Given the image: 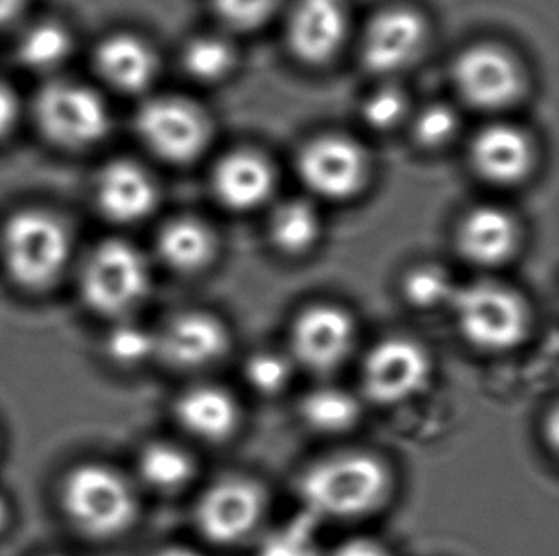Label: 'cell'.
Wrapping results in <instances>:
<instances>
[{
  "label": "cell",
  "instance_id": "obj_4",
  "mask_svg": "<svg viewBox=\"0 0 559 556\" xmlns=\"http://www.w3.org/2000/svg\"><path fill=\"white\" fill-rule=\"evenodd\" d=\"M86 303L99 315L124 318L144 301L150 269L132 244L107 241L92 252L81 280Z\"/></svg>",
  "mask_w": 559,
  "mask_h": 556
},
{
  "label": "cell",
  "instance_id": "obj_2",
  "mask_svg": "<svg viewBox=\"0 0 559 556\" xmlns=\"http://www.w3.org/2000/svg\"><path fill=\"white\" fill-rule=\"evenodd\" d=\"M447 309L466 343L485 353L520 346L530 331V309L508 286L477 280L456 286Z\"/></svg>",
  "mask_w": 559,
  "mask_h": 556
},
{
  "label": "cell",
  "instance_id": "obj_38",
  "mask_svg": "<svg viewBox=\"0 0 559 556\" xmlns=\"http://www.w3.org/2000/svg\"><path fill=\"white\" fill-rule=\"evenodd\" d=\"M153 556H203L199 551L189 549L183 545H173V547H165V549L157 551Z\"/></svg>",
  "mask_w": 559,
  "mask_h": 556
},
{
  "label": "cell",
  "instance_id": "obj_3",
  "mask_svg": "<svg viewBox=\"0 0 559 556\" xmlns=\"http://www.w3.org/2000/svg\"><path fill=\"white\" fill-rule=\"evenodd\" d=\"M61 505L83 534L107 540L127 532L136 519L138 499L130 482L98 463L79 466L61 484Z\"/></svg>",
  "mask_w": 559,
  "mask_h": 556
},
{
  "label": "cell",
  "instance_id": "obj_37",
  "mask_svg": "<svg viewBox=\"0 0 559 556\" xmlns=\"http://www.w3.org/2000/svg\"><path fill=\"white\" fill-rule=\"evenodd\" d=\"M22 7V0H0V25L10 22Z\"/></svg>",
  "mask_w": 559,
  "mask_h": 556
},
{
  "label": "cell",
  "instance_id": "obj_15",
  "mask_svg": "<svg viewBox=\"0 0 559 556\" xmlns=\"http://www.w3.org/2000/svg\"><path fill=\"white\" fill-rule=\"evenodd\" d=\"M349 29L346 0H296L288 15V45L311 65L333 60Z\"/></svg>",
  "mask_w": 559,
  "mask_h": 556
},
{
  "label": "cell",
  "instance_id": "obj_31",
  "mask_svg": "<svg viewBox=\"0 0 559 556\" xmlns=\"http://www.w3.org/2000/svg\"><path fill=\"white\" fill-rule=\"evenodd\" d=\"M69 50V37L58 23H40L25 35L22 58L33 68H52Z\"/></svg>",
  "mask_w": 559,
  "mask_h": 556
},
{
  "label": "cell",
  "instance_id": "obj_29",
  "mask_svg": "<svg viewBox=\"0 0 559 556\" xmlns=\"http://www.w3.org/2000/svg\"><path fill=\"white\" fill-rule=\"evenodd\" d=\"M109 359L119 366H138L157 356V331L134 323H121L109 331L106 341Z\"/></svg>",
  "mask_w": 559,
  "mask_h": 556
},
{
  "label": "cell",
  "instance_id": "obj_24",
  "mask_svg": "<svg viewBox=\"0 0 559 556\" xmlns=\"http://www.w3.org/2000/svg\"><path fill=\"white\" fill-rule=\"evenodd\" d=\"M138 474L153 492L175 494L193 481L195 461L178 444L153 443L138 458Z\"/></svg>",
  "mask_w": 559,
  "mask_h": 556
},
{
  "label": "cell",
  "instance_id": "obj_20",
  "mask_svg": "<svg viewBox=\"0 0 559 556\" xmlns=\"http://www.w3.org/2000/svg\"><path fill=\"white\" fill-rule=\"evenodd\" d=\"M98 201L109 218L138 221L153 210L157 189L142 166L117 160L99 176Z\"/></svg>",
  "mask_w": 559,
  "mask_h": 556
},
{
  "label": "cell",
  "instance_id": "obj_11",
  "mask_svg": "<svg viewBox=\"0 0 559 556\" xmlns=\"http://www.w3.org/2000/svg\"><path fill=\"white\" fill-rule=\"evenodd\" d=\"M298 173L316 195L344 201L364 189L369 158L364 147L349 137L321 136L304 147Z\"/></svg>",
  "mask_w": 559,
  "mask_h": 556
},
{
  "label": "cell",
  "instance_id": "obj_21",
  "mask_svg": "<svg viewBox=\"0 0 559 556\" xmlns=\"http://www.w3.org/2000/svg\"><path fill=\"white\" fill-rule=\"evenodd\" d=\"M98 65L109 83L127 92L142 90L157 73L152 48L130 35L107 38L99 46Z\"/></svg>",
  "mask_w": 559,
  "mask_h": 556
},
{
  "label": "cell",
  "instance_id": "obj_25",
  "mask_svg": "<svg viewBox=\"0 0 559 556\" xmlns=\"http://www.w3.org/2000/svg\"><path fill=\"white\" fill-rule=\"evenodd\" d=\"M270 233L277 249L285 254H304L316 246L321 234L319 211L308 201L290 198L281 203L272 214Z\"/></svg>",
  "mask_w": 559,
  "mask_h": 556
},
{
  "label": "cell",
  "instance_id": "obj_34",
  "mask_svg": "<svg viewBox=\"0 0 559 556\" xmlns=\"http://www.w3.org/2000/svg\"><path fill=\"white\" fill-rule=\"evenodd\" d=\"M407 113V98L400 88H380L364 104V119L374 130L397 126Z\"/></svg>",
  "mask_w": 559,
  "mask_h": 556
},
{
  "label": "cell",
  "instance_id": "obj_30",
  "mask_svg": "<svg viewBox=\"0 0 559 556\" xmlns=\"http://www.w3.org/2000/svg\"><path fill=\"white\" fill-rule=\"evenodd\" d=\"M295 366L293 359L283 353L258 351L249 356V361L245 364V379L252 391L273 397L287 389L293 379Z\"/></svg>",
  "mask_w": 559,
  "mask_h": 556
},
{
  "label": "cell",
  "instance_id": "obj_9",
  "mask_svg": "<svg viewBox=\"0 0 559 556\" xmlns=\"http://www.w3.org/2000/svg\"><path fill=\"white\" fill-rule=\"evenodd\" d=\"M138 132L155 155L178 165L195 160L211 140L206 114L182 98L147 101L138 113Z\"/></svg>",
  "mask_w": 559,
  "mask_h": 556
},
{
  "label": "cell",
  "instance_id": "obj_35",
  "mask_svg": "<svg viewBox=\"0 0 559 556\" xmlns=\"http://www.w3.org/2000/svg\"><path fill=\"white\" fill-rule=\"evenodd\" d=\"M333 556H392L390 551L382 547V543L372 542L367 537H356L342 543L334 549Z\"/></svg>",
  "mask_w": 559,
  "mask_h": 556
},
{
  "label": "cell",
  "instance_id": "obj_27",
  "mask_svg": "<svg viewBox=\"0 0 559 556\" xmlns=\"http://www.w3.org/2000/svg\"><path fill=\"white\" fill-rule=\"evenodd\" d=\"M453 277L438 265H420L407 273L403 293L408 305L423 311L447 307L456 290Z\"/></svg>",
  "mask_w": 559,
  "mask_h": 556
},
{
  "label": "cell",
  "instance_id": "obj_36",
  "mask_svg": "<svg viewBox=\"0 0 559 556\" xmlns=\"http://www.w3.org/2000/svg\"><path fill=\"white\" fill-rule=\"evenodd\" d=\"M15 119V99L12 92L0 86V134L10 129Z\"/></svg>",
  "mask_w": 559,
  "mask_h": 556
},
{
  "label": "cell",
  "instance_id": "obj_39",
  "mask_svg": "<svg viewBox=\"0 0 559 556\" xmlns=\"http://www.w3.org/2000/svg\"><path fill=\"white\" fill-rule=\"evenodd\" d=\"M8 522V504L0 497V530L7 527Z\"/></svg>",
  "mask_w": 559,
  "mask_h": 556
},
{
  "label": "cell",
  "instance_id": "obj_23",
  "mask_svg": "<svg viewBox=\"0 0 559 556\" xmlns=\"http://www.w3.org/2000/svg\"><path fill=\"white\" fill-rule=\"evenodd\" d=\"M304 425L321 435H342L356 427L361 404L352 392L336 385H321L300 400Z\"/></svg>",
  "mask_w": 559,
  "mask_h": 556
},
{
  "label": "cell",
  "instance_id": "obj_16",
  "mask_svg": "<svg viewBox=\"0 0 559 556\" xmlns=\"http://www.w3.org/2000/svg\"><path fill=\"white\" fill-rule=\"evenodd\" d=\"M178 425L203 443H224L239 427V404L218 385H193L175 404Z\"/></svg>",
  "mask_w": 559,
  "mask_h": 556
},
{
  "label": "cell",
  "instance_id": "obj_14",
  "mask_svg": "<svg viewBox=\"0 0 559 556\" xmlns=\"http://www.w3.org/2000/svg\"><path fill=\"white\" fill-rule=\"evenodd\" d=\"M426 23L411 8L382 10L372 17L361 40V58L372 73L390 75L408 68L423 52Z\"/></svg>",
  "mask_w": 559,
  "mask_h": 556
},
{
  "label": "cell",
  "instance_id": "obj_17",
  "mask_svg": "<svg viewBox=\"0 0 559 556\" xmlns=\"http://www.w3.org/2000/svg\"><path fill=\"white\" fill-rule=\"evenodd\" d=\"M533 145L523 130L512 124H491L472 145V160L481 178L499 185L523 180L533 166Z\"/></svg>",
  "mask_w": 559,
  "mask_h": 556
},
{
  "label": "cell",
  "instance_id": "obj_7",
  "mask_svg": "<svg viewBox=\"0 0 559 556\" xmlns=\"http://www.w3.org/2000/svg\"><path fill=\"white\" fill-rule=\"evenodd\" d=\"M431 377L430 354L408 338L378 341L361 368L365 397L380 407H397L426 389Z\"/></svg>",
  "mask_w": 559,
  "mask_h": 556
},
{
  "label": "cell",
  "instance_id": "obj_1",
  "mask_svg": "<svg viewBox=\"0 0 559 556\" xmlns=\"http://www.w3.org/2000/svg\"><path fill=\"white\" fill-rule=\"evenodd\" d=\"M392 488L382 459L369 451H338L304 471L298 494L316 520H354L380 509Z\"/></svg>",
  "mask_w": 559,
  "mask_h": 556
},
{
  "label": "cell",
  "instance_id": "obj_22",
  "mask_svg": "<svg viewBox=\"0 0 559 556\" xmlns=\"http://www.w3.org/2000/svg\"><path fill=\"white\" fill-rule=\"evenodd\" d=\"M159 254L178 273H197L211 264L214 237L203 221L178 218L160 229Z\"/></svg>",
  "mask_w": 559,
  "mask_h": 556
},
{
  "label": "cell",
  "instance_id": "obj_5",
  "mask_svg": "<svg viewBox=\"0 0 559 556\" xmlns=\"http://www.w3.org/2000/svg\"><path fill=\"white\" fill-rule=\"evenodd\" d=\"M267 497L258 482L226 476L212 482L195 505V527L206 542L231 547L249 540L264 520Z\"/></svg>",
  "mask_w": 559,
  "mask_h": 556
},
{
  "label": "cell",
  "instance_id": "obj_19",
  "mask_svg": "<svg viewBox=\"0 0 559 556\" xmlns=\"http://www.w3.org/2000/svg\"><path fill=\"white\" fill-rule=\"evenodd\" d=\"M520 233L514 219L497 206L469 211L459 229L462 256L481 267L504 264L518 249Z\"/></svg>",
  "mask_w": 559,
  "mask_h": 556
},
{
  "label": "cell",
  "instance_id": "obj_13",
  "mask_svg": "<svg viewBox=\"0 0 559 556\" xmlns=\"http://www.w3.org/2000/svg\"><path fill=\"white\" fill-rule=\"evenodd\" d=\"M229 331L204 311H186L157 331V356L178 370L209 368L227 353Z\"/></svg>",
  "mask_w": 559,
  "mask_h": 556
},
{
  "label": "cell",
  "instance_id": "obj_26",
  "mask_svg": "<svg viewBox=\"0 0 559 556\" xmlns=\"http://www.w3.org/2000/svg\"><path fill=\"white\" fill-rule=\"evenodd\" d=\"M318 522L304 511L272 528L258 545V556H321Z\"/></svg>",
  "mask_w": 559,
  "mask_h": 556
},
{
  "label": "cell",
  "instance_id": "obj_6",
  "mask_svg": "<svg viewBox=\"0 0 559 556\" xmlns=\"http://www.w3.org/2000/svg\"><path fill=\"white\" fill-rule=\"evenodd\" d=\"M4 256L20 285L45 288L52 285L68 262V233L60 221L46 214L23 211L8 223Z\"/></svg>",
  "mask_w": 559,
  "mask_h": 556
},
{
  "label": "cell",
  "instance_id": "obj_33",
  "mask_svg": "<svg viewBox=\"0 0 559 556\" xmlns=\"http://www.w3.org/2000/svg\"><path fill=\"white\" fill-rule=\"evenodd\" d=\"M459 130V114L445 104L426 107L416 117L415 136L424 147H441L453 140Z\"/></svg>",
  "mask_w": 559,
  "mask_h": 556
},
{
  "label": "cell",
  "instance_id": "obj_28",
  "mask_svg": "<svg viewBox=\"0 0 559 556\" xmlns=\"http://www.w3.org/2000/svg\"><path fill=\"white\" fill-rule=\"evenodd\" d=\"M234 60L231 46L219 37L193 38L183 52L186 71L203 83H216L224 78L234 68Z\"/></svg>",
  "mask_w": 559,
  "mask_h": 556
},
{
  "label": "cell",
  "instance_id": "obj_10",
  "mask_svg": "<svg viewBox=\"0 0 559 556\" xmlns=\"http://www.w3.org/2000/svg\"><path fill=\"white\" fill-rule=\"evenodd\" d=\"M454 84L469 106L497 111L522 96L525 78L507 50L499 46H472L454 61Z\"/></svg>",
  "mask_w": 559,
  "mask_h": 556
},
{
  "label": "cell",
  "instance_id": "obj_18",
  "mask_svg": "<svg viewBox=\"0 0 559 556\" xmlns=\"http://www.w3.org/2000/svg\"><path fill=\"white\" fill-rule=\"evenodd\" d=\"M212 185L219 203L229 210H252L272 195L275 173L262 155L235 150L216 165Z\"/></svg>",
  "mask_w": 559,
  "mask_h": 556
},
{
  "label": "cell",
  "instance_id": "obj_32",
  "mask_svg": "<svg viewBox=\"0 0 559 556\" xmlns=\"http://www.w3.org/2000/svg\"><path fill=\"white\" fill-rule=\"evenodd\" d=\"M280 7V0H214L219 20L237 31L262 27Z\"/></svg>",
  "mask_w": 559,
  "mask_h": 556
},
{
  "label": "cell",
  "instance_id": "obj_12",
  "mask_svg": "<svg viewBox=\"0 0 559 556\" xmlns=\"http://www.w3.org/2000/svg\"><path fill=\"white\" fill-rule=\"evenodd\" d=\"M37 117L48 136L73 147L96 142L109 129L104 101L76 84L53 83L40 92Z\"/></svg>",
  "mask_w": 559,
  "mask_h": 556
},
{
  "label": "cell",
  "instance_id": "obj_8",
  "mask_svg": "<svg viewBox=\"0 0 559 556\" xmlns=\"http://www.w3.org/2000/svg\"><path fill=\"white\" fill-rule=\"evenodd\" d=\"M356 323L336 305H311L290 328V359L313 374H331L348 361L356 347Z\"/></svg>",
  "mask_w": 559,
  "mask_h": 556
}]
</instances>
